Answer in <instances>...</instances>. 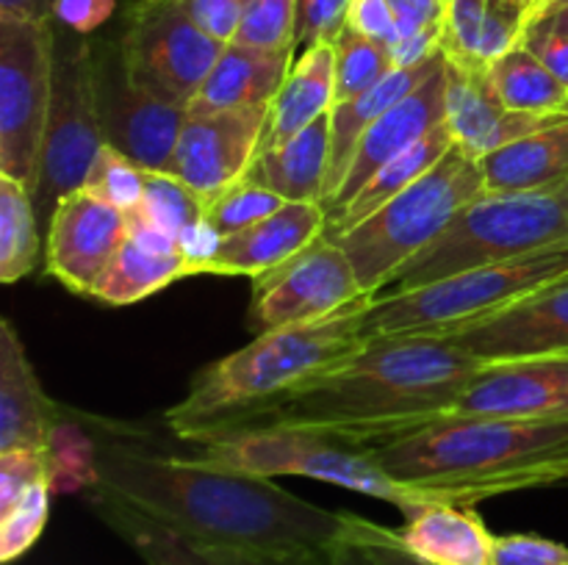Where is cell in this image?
Masks as SVG:
<instances>
[{
    "label": "cell",
    "instance_id": "cell-1",
    "mask_svg": "<svg viewBox=\"0 0 568 565\" xmlns=\"http://www.w3.org/2000/svg\"><path fill=\"white\" fill-rule=\"evenodd\" d=\"M89 474L103 491L133 504L181 535L214 546L258 552H331L355 535L361 515L325 510L275 485L270 476L236 474L200 458L98 438Z\"/></svg>",
    "mask_w": 568,
    "mask_h": 565
},
{
    "label": "cell",
    "instance_id": "cell-38",
    "mask_svg": "<svg viewBox=\"0 0 568 565\" xmlns=\"http://www.w3.org/2000/svg\"><path fill=\"white\" fill-rule=\"evenodd\" d=\"M486 9L488 0H449L447 3L442 50L449 64L466 66V70H486L477 59Z\"/></svg>",
    "mask_w": 568,
    "mask_h": 565
},
{
    "label": "cell",
    "instance_id": "cell-27",
    "mask_svg": "<svg viewBox=\"0 0 568 565\" xmlns=\"http://www.w3.org/2000/svg\"><path fill=\"white\" fill-rule=\"evenodd\" d=\"M331 158V114L300 131L288 142L255 155L244 177L266 186L286 203H320L325 197Z\"/></svg>",
    "mask_w": 568,
    "mask_h": 565
},
{
    "label": "cell",
    "instance_id": "cell-47",
    "mask_svg": "<svg viewBox=\"0 0 568 565\" xmlns=\"http://www.w3.org/2000/svg\"><path fill=\"white\" fill-rule=\"evenodd\" d=\"M397 20L399 39L416 37V33H444L447 22V0H388ZM397 39V42H399Z\"/></svg>",
    "mask_w": 568,
    "mask_h": 565
},
{
    "label": "cell",
    "instance_id": "cell-23",
    "mask_svg": "<svg viewBox=\"0 0 568 565\" xmlns=\"http://www.w3.org/2000/svg\"><path fill=\"white\" fill-rule=\"evenodd\" d=\"M297 61V50H270L231 42L216 59L189 111L253 109L277 97Z\"/></svg>",
    "mask_w": 568,
    "mask_h": 565
},
{
    "label": "cell",
    "instance_id": "cell-32",
    "mask_svg": "<svg viewBox=\"0 0 568 565\" xmlns=\"http://www.w3.org/2000/svg\"><path fill=\"white\" fill-rule=\"evenodd\" d=\"M333 48H336V103L333 105L369 92L397 70L392 48L361 37L353 28H344Z\"/></svg>",
    "mask_w": 568,
    "mask_h": 565
},
{
    "label": "cell",
    "instance_id": "cell-37",
    "mask_svg": "<svg viewBox=\"0 0 568 565\" xmlns=\"http://www.w3.org/2000/svg\"><path fill=\"white\" fill-rule=\"evenodd\" d=\"M233 42L270 50H297L294 0H242V22Z\"/></svg>",
    "mask_w": 568,
    "mask_h": 565
},
{
    "label": "cell",
    "instance_id": "cell-21",
    "mask_svg": "<svg viewBox=\"0 0 568 565\" xmlns=\"http://www.w3.org/2000/svg\"><path fill=\"white\" fill-rule=\"evenodd\" d=\"M59 410L42 391L22 338L0 321V452L53 449Z\"/></svg>",
    "mask_w": 568,
    "mask_h": 565
},
{
    "label": "cell",
    "instance_id": "cell-46",
    "mask_svg": "<svg viewBox=\"0 0 568 565\" xmlns=\"http://www.w3.org/2000/svg\"><path fill=\"white\" fill-rule=\"evenodd\" d=\"M347 28H353L361 37L386 44V48H394L399 39L397 20H394L388 0H349Z\"/></svg>",
    "mask_w": 568,
    "mask_h": 565
},
{
    "label": "cell",
    "instance_id": "cell-6",
    "mask_svg": "<svg viewBox=\"0 0 568 565\" xmlns=\"http://www.w3.org/2000/svg\"><path fill=\"white\" fill-rule=\"evenodd\" d=\"M483 192L480 158L455 144L414 186L333 242L347 253L361 288L377 297Z\"/></svg>",
    "mask_w": 568,
    "mask_h": 565
},
{
    "label": "cell",
    "instance_id": "cell-30",
    "mask_svg": "<svg viewBox=\"0 0 568 565\" xmlns=\"http://www.w3.org/2000/svg\"><path fill=\"white\" fill-rule=\"evenodd\" d=\"M488 78L508 109L527 114H566L568 86L521 44L494 61Z\"/></svg>",
    "mask_w": 568,
    "mask_h": 565
},
{
    "label": "cell",
    "instance_id": "cell-51",
    "mask_svg": "<svg viewBox=\"0 0 568 565\" xmlns=\"http://www.w3.org/2000/svg\"><path fill=\"white\" fill-rule=\"evenodd\" d=\"M325 565H381L369 552H366L361 543H355L353 537L347 541H338L336 546L327 552Z\"/></svg>",
    "mask_w": 568,
    "mask_h": 565
},
{
    "label": "cell",
    "instance_id": "cell-26",
    "mask_svg": "<svg viewBox=\"0 0 568 565\" xmlns=\"http://www.w3.org/2000/svg\"><path fill=\"white\" fill-rule=\"evenodd\" d=\"M333 103H336V48L314 44L300 53L286 83L270 103L261 153L288 142L316 120L331 114Z\"/></svg>",
    "mask_w": 568,
    "mask_h": 565
},
{
    "label": "cell",
    "instance_id": "cell-36",
    "mask_svg": "<svg viewBox=\"0 0 568 565\" xmlns=\"http://www.w3.org/2000/svg\"><path fill=\"white\" fill-rule=\"evenodd\" d=\"M50 487L53 482H39L28 487L9 510L0 513V559L14 563L42 535L50 515Z\"/></svg>",
    "mask_w": 568,
    "mask_h": 565
},
{
    "label": "cell",
    "instance_id": "cell-33",
    "mask_svg": "<svg viewBox=\"0 0 568 565\" xmlns=\"http://www.w3.org/2000/svg\"><path fill=\"white\" fill-rule=\"evenodd\" d=\"M133 214L178 242L183 227L205 216V199L166 172H148L142 205Z\"/></svg>",
    "mask_w": 568,
    "mask_h": 565
},
{
    "label": "cell",
    "instance_id": "cell-3",
    "mask_svg": "<svg viewBox=\"0 0 568 565\" xmlns=\"http://www.w3.org/2000/svg\"><path fill=\"white\" fill-rule=\"evenodd\" d=\"M375 297H361L322 321L258 332L244 349L194 374L183 402L164 413L181 441L200 443L231 435L261 410L353 358L369 343L366 327Z\"/></svg>",
    "mask_w": 568,
    "mask_h": 565
},
{
    "label": "cell",
    "instance_id": "cell-14",
    "mask_svg": "<svg viewBox=\"0 0 568 565\" xmlns=\"http://www.w3.org/2000/svg\"><path fill=\"white\" fill-rule=\"evenodd\" d=\"M125 238V210L78 188L61 197L50 216L44 271L72 294L92 297V288L116 258Z\"/></svg>",
    "mask_w": 568,
    "mask_h": 565
},
{
    "label": "cell",
    "instance_id": "cell-17",
    "mask_svg": "<svg viewBox=\"0 0 568 565\" xmlns=\"http://www.w3.org/2000/svg\"><path fill=\"white\" fill-rule=\"evenodd\" d=\"M442 338L483 363L568 352V277Z\"/></svg>",
    "mask_w": 568,
    "mask_h": 565
},
{
    "label": "cell",
    "instance_id": "cell-48",
    "mask_svg": "<svg viewBox=\"0 0 568 565\" xmlns=\"http://www.w3.org/2000/svg\"><path fill=\"white\" fill-rule=\"evenodd\" d=\"M116 0H53V22L92 37L114 17Z\"/></svg>",
    "mask_w": 568,
    "mask_h": 565
},
{
    "label": "cell",
    "instance_id": "cell-53",
    "mask_svg": "<svg viewBox=\"0 0 568 565\" xmlns=\"http://www.w3.org/2000/svg\"><path fill=\"white\" fill-rule=\"evenodd\" d=\"M566 6H568V0H541V6H538V9L532 11L530 22L532 20H541V17L552 14V11H558V9H566Z\"/></svg>",
    "mask_w": 568,
    "mask_h": 565
},
{
    "label": "cell",
    "instance_id": "cell-22",
    "mask_svg": "<svg viewBox=\"0 0 568 565\" xmlns=\"http://www.w3.org/2000/svg\"><path fill=\"white\" fill-rule=\"evenodd\" d=\"M189 275L186 260L178 253V242L159 227L148 225L142 216L128 214V238L109 269L92 288V299L105 305L142 302L161 288Z\"/></svg>",
    "mask_w": 568,
    "mask_h": 565
},
{
    "label": "cell",
    "instance_id": "cell-5",
    "mask_svg": "<svg viewBox=\"0 0 568 565\" xmlns=\"http://www.w3.org/2000/svg\"><path fill=\"white\" fill-rule=\"evenodd\" d=\"M555 247H568V181L538 192H483L399 271L392 291Z\"/></svg>",
    "mask_w": 568,
    "mask_h": 565
},
{
    "label": "cell",
    "instance_id": "cell-8",
    "mask_svg": "<svg viewBox=\"0 0 568 565\" xmlns=\"http://www.w3.org/2000/svg\"><path fill=\"white\" fill-rule=\"evenodd\" d=\"M92 81V39L53 22V94L42 175L33 194L39 219L53 216L61 197L83 188L89 166L103 150Z\"/></svg>",
    "mask_w": 568,
    "mask_h": 565
},
{
    "label": "cell",
    "instance_id": "cell-39",
    "mask_svg": "<svg viewBox=\"0 0 568 565\" xmlns=\"http://www.w3.org/2000/svg\"><path fill=\"white\" fill-rule=\"evenodd\" d=\"M527 25H530V14L519 3H514V0H488L486 20H483L480 31V50H477L480 64L488 70L494 61L519 48Z\"/></svg>",
    "mask_w": 568,
    "mask_h": 565
},
{
    "label": "cell",
    "instance_id": "cell-28",
    "mask_svg": "<svg viewBox=\"0 0 568 565\" xmlns=\"http://www.w3.org/2000/svg\"><path fill=\"white\" fill-rule=\"evenodd\" d=\"M486 192H538L568 181V116L480 158Z\"/></svg>",
    "mask_w": 568,
    "mask_h": 565
},
{
    "label": "cell",
    "instance_id": "cell-34",
    "mask_svg": "<svg viewBox=\"0 0 568 565\" xmlns=\"http://www.w3.org/2000/svg\"><path fill=\"white\" fill-rule=\"evenodd\" d=\"M144 177H148L144 166H139L136 161L128 158L125 153H120L111 144H103L98 158L89 166L83 192L114 205V208L125 210V214H133L142 205Z\"/></svg>",
    "mask_w": 568,
    "mask_h": 565
},
{
    "label": "cell",
    "instance_id": "cell-20",
    "mask_svg": "<svg viewBox=\"0 0 568 565\" xmlns=\"http://www.w3.org/2000/svg\"><path fill=\"white\" fill-rule=\"evenodd\" d=\"M327 210L320 203H286L253 227L222 238L209 275L264 277L303 255L327 233Z\"/></svg>",
    "mask_w": 568,
    "mask_h": 565
},
{
    "label": "cell",
    "instance_id": "cell-54",
    "mask_svg": "<svg viewBox=\"0 0 568 565\" xmlns=\"http://www.w3.org/2000/svg\"><path fill=\"white\" fill-rule=\"evenodd\" d=\"M514 3H519L521 9H527V14L532 17V11H536L538 6H541V0H514Z\"/></svg>",
    "mask_w": 568,
    "mask_h": 565
},
{
    "label": "cell",
    "instance_id": "cell-2",
    "mask_svg": "<svg viewBox=\"0 0 568 565\" xmlns=\"http://www.w3.org/2000/svg\"><path fill=\"white\" fill-rule=\"evenodd\" d=\"M483 360L436 336H372L361 352L261 410L242 430H281L372 449L444 419Z\"/></svg>",
    "mask_w": 568,
    "mask_h": 565
},
{
    "label": "cell",
    "instance_id": "cell-7",
    "mask_svg": "<svg viewBox=\"0 0 568 565\" xmlns=\"http://www.w3.org/2000/svg\"><path fill=\"white\" fill-rule=\"evenodd\" d=\"M568 277V247L505 264L477 266L408 291L377 294L366 327L372 336H449L521 302Z\"/></svg>",
    "mask_w": 568,
    "mask_h": 565
},
{
    "label": "cell",
    "instance_id": "cell-45",
    "mask_svg": "<svg viewBox=\"0 0 568 565\" xmlns=\"http://www.w3.org/2000/svg\"><path fill=\"white\" fill-rule=\"evenodd\" d=\"M222 233L209 219H197L178 233V253L186 260L189 275H209L216 253L222 247Z\"/></svg>",
    "mask_w": 568,
    "mask_h": 565
},
{
    "label": "cell",
    "instance_id": "cell-31",
    "mask_svg": "<svg viewBox=\"0 0 568 565\" xmlns=\"http://www.w3.org/2000/svg\"><path fill=\"white\" fill-rule=\"evenodd\" d=\"M33 194L14 177L0 175V282L22 280L39 260V225Z\"/></svg>",
    "mask_w": 568,
    "mask_h": 565
},
{
    "label": "cell",
    "instance_id": "cell-41",
    "mask_svg": "<svg viewBox=\"0 0 568 565\" xmlns=\"http://www.w3.org/2000/svg\"><path fill=\"white\" fill-rule=\"evenodd\" d=\"M349 0H294V48L333 44L347 28Z\"/></svg>",
    "mask_w": 568,
    "mask_h": 565
},
{
    "label": "cell",
    "instance_id": "cell-42",
    "mask_svg": "<svg viewBox=\"0 0 568 565\" xmlns=\"http://www.w3.org/2000/svg\"><path fill=\"white\" fill-rule=\"evenodd\" d=\"M491 565H568V546L541 535H499Z\"/></svg>",
    "mask_w": 568,
    "mask_h": 565
},
{
    "label": "cell",
    "instance_id": "cell-19",
    "mask_svg": "<svg viewBox=\"0 0 568 565\" xmlns=\"http://www.w3.org/2000/svg\"><path fill=\"white\" fill-rule=\"evenodd\" d=\"M444 72H447V127L455 144L475 158H483L568 116L508 109L494 89L488 70H466L447 61Z\"/></svg>",
    "mask_w": 568,
    "mask_h": 565
},
{
    "label": "cell",
    "instance_id": "cell-49",
    "mask_svg": "<svg viewBox=\"0 0 568 565\" xmlns=\"http://www.w3.org/2000/svg\"><path fill=\"white\" fill-rule=\"evenodd\" d=\"M521 48L530 50L564 86H568V33L544 25H527Z\"/></svg>",
    "mask_w": 568,
    "mask_h": 565
},
{
    "label": "cell",
    "instance_id": "cell-4",
    "mask_svg": "<svg viewBox=\"0 0 568 565\" xmlns=\"http://www.w3.org/2000/svg\"><path fill=\"white\" fill-rule=\"evenodd\" d=\"M364 452L397 480L455 491L475 507L499 493L568 482V421L449 413Z\"/></svg>",
    "mask_w": 568,
    "mask_h": 565
},
{
    "label": "cell",
    "instance_id": "cell-55",
    "mask_svg": "<svg viewBox=\"0 0 568 565\" xmlns=\"http://www.w3.org/2000/svg\"><path fill=\"white\" fill-rule=\"evenodd\" d=\"M566 114H568V103H566Z\"/></svg>",
    "mask_w": 568,
    "mask_h": 565
},
{
    "label": "cell",
    "instance_id": "cell-56",
    "mask_svg": "<svg viewBox=\"0 0 568 565\" xmlns=\"http://www.w3.org/2000/svg\"><path fill=\"white\" fill-rule=\"evenodd\" d=\"M447 3H449V0H447Z\"/></svg>",
    "mask_w": 568,
    "mask_h": 565
},
{
    "label": "cell",
    "instance_id": "cell-24",
    "mask_svg": "<svg viewBox=\"0 0 568 565\" xmlns=\"http://www.w3.org/2000/svg\"><path fill=\"white\" fill-rule=\"evenodd\" d=\"M444 64V50L433 59H427L425 64L405 66V70H394L386 81L377 83L369 92L358 94V97L347 100V103L333 105L331 111V158H327V181H325V197L322 205L333 203V197L338 194L342 183L347 181V172L353 166L355 150H358L361 138L369 131L372 122L377 116L386 114L392 105H397L399 100L408 97L416 86L427 81L438 66Z\"/></svg>",
    "mask_w": 568,
    "mask_h": 565
},
{
    "label": "cell",
    "instance_id": "cell-13",
    "mask_svg": "<svg viewBox=\"0 0 568 565\" xmlns=\"http://www.w3.org/2000/svg\"><path fill=\"white\" fill-rule=\"evenodd\" d=\"M266 116L270 105L189 111L164 172L209 203L250 170L261 153Z\"/></svg>",
    "mask_w": 568,
    "mask_h": 565
},
{
    "label": "cell",
    "instance_id": "cell-16",
    "mask_svg": "<svg viewBox=\"0 0 568 565\" xmlns=\"http://www.w3.org/2000/svg\"><path fill=\"white\" fill-rule=\"evenodd\" d=\"M453 413L568 421V352L483 363Z\"/></svg>",
    "mask_w": 568,
    "mask_h": 565
},
{
    "label": "cell",
    "instance_id": "cell-10",
    "mask_svg": "<svg viewBox=\"0 0 568 565\" xmlns=\"http://www.w3.org/2000/svg\"><path fill=\"white\" fill-rule=\"evenodd\" d=\"M128 75L144 92L189 109L225 44L203 31L178 0H133L116 31Z\"/></svg>",
    "mask_w": 568,
    "mask_h": 565
},
{
    "label": "cell",
    "instance_id": "cell-9",
    "mask_svg": "<svg viewBox=\"0 0 568 565\" xmlns=\"http://www.w3.org/2000/svg\"><path fill=\"white\" fill-rule=\"evenodd\" d=\"M53 94V20L0 17V175L37 194Z\"/></svg>",
    "mask_w": 568,
    "mask_h": 565
},
{
    "label": "cell",
    "instance_id": "cell-25",
    "mask_svg": "<svg viewBox=\"0 0 568 565\" xmlns=\"http://www.w3.org/2000/svg\"><path fill=\"white\" fill-rule=\"evenodd\" d=\"M397 537L430 565H491L494 535L469 504H427L405 515Z\"/></svg>",
    "mask_w": 568,
    "mask_h": 565
},
{
    "label": "cell",
    "instance_id": "cell-43",
    "mask_svg": "<svg viewBox=\"0 0 568 565\" xmlns=\"http://www.w3.org/2000/svg\"><path fill=\"white\" fill-rule=\"evenodd\" d=\"M189 17L216 42L231 44L242 22V0H178Z\"/></svg>",
    "mask_w": 568,
    "mask_h": 565
},
{
    "label": "cell",
    "instance_id": "cell-50",
    "mask_svg": "<svg viewBox=\"0 0 568 565\" xmlns=\"http://www.w3.org/2000/svg\"><path fill=\"white\" fill-rule=\"evenodd\" d=\"M0 17L50 22L53 20V0H0Z\"/></svg>",
    "mask_w": 568,
    "mask_h": 565
},
{
    "label": "cell",
    "instance_id": "cell-18",
    "mask_svg": "<svg viewBox=\"0 0 568 565\" xmlns=\"http://www.w3.org/2000/svg\"><path fill=\"white\" fill-rule=\"evenodd\" d=\"M444 64H447V55H444ZM444 64L422 86H416L408 97H403L386 114L372 122L369 131L361 138L358 150H355L347 181L342 183L333 203L327 205V216H336L338 210L347 208L383 166L408 153L427 133L447 122V72H444Z\"/></svg>",
    "mask_w": 568,
    "mask_h": 565
},
{
    "label": "cell",
    "instance_id": "cell-52",
    "mask_svg": "<svg viewBox=\"0 0 568 565\" xmlns=\"http://www.w3.org/2000/svg\"><path fill=\"white\" fill-rule=\"evenodd\" d=\"M530 25H544V28H552V31L568 33V6H566V9L552 11V14L541 17V20H532Z\"/></svg>",
    "mask_w": 568,
    "mask_h": 565
},
{
    "label": "cell",
    "instance_id": "cell-29",
    "mask_svg": "<svg viewBox=\"0 0 568 565\" xmlns=\"http://www.w3.org/2000/svg\"><path fill=\"white\" fill-rule=\"evenodd\" d=\"M455 147V138L449 133L447 122L438 125L436 131L427 133L419 144L403 153L399 158H394L392 164L383 166L369 183L358 192V197L347 205V208L338 210L336 216L327 219V238H338L342 233H347L349 227H355L358 222H364L366 216H372L375 210H381L388 199H394L397 194H403L405 188L414 186L422 175L433 170L449 150Z\"/></svg>",
    "mask_w": 568,
    "mask_h": 565
},
{
    "label": "cell",
    "instance_id": "cell-44",
    "mask_svg": "<svg viewBox=\"0 0 568 565\" xmlns=\"http://www.w3.org/2000/svg\"><path fill=\"white\" fill-rule=\"evenodd\" d=\"M353 541L361 543V546H364L381 565H430L427 559L416 557V554H410L408 548L399 543L397 530L375 524V521L364 518V515L358 518Z\"/></svg>",
    "mask_w": 568,
    "mask_h": 565
},
{
    "label": "cell",
    "instance_id": "cell-15",
    "mask_svg": "<svg viewBox=\"0 0 568 565\" xmlns=\"http://www.w3.org/2000/svg\"><path fill=\"white\" fill-rule=\"evenodd\" d=\"M89 504L144 565H325L327 559V552H258L192 541L98 485H89Z\"/></svg>",
    "mask_w": 568,
    "mask_h": 565
},
{
    "label": "cell",
    "instance_id": "cell-11",
    "mask_svg": "<svg viewBox=\"0 0 568 565\" xmlns=\"http://www.w3.org/2000/svg\"><path fill=\"white\" fill-rule=\"evenodd\" d=\"M92 81L105 144L148 172H164L189 109L164 103L133 83L116 33L92 39Z\"/></svg>",
    "mask_w": 568,
    "mask_h": 565
},
{
    "label": "cell",
    "instance_id": "cell-35",
    "mask_svg": "<svg viewBox=\"0 0 568 565\" xmlns=\"http://www.w3.org/2000/svg\"><path fill=\"white\" fill-rule=\"evenodd\" d=\"M283 205H286V199L277 197L275 192L242 177V181H236L233 186H227L225 192H220L214 199L205 203V219L227 238L233 233L247 230L255 222L266 219V216H272Z\"/></svg>",
    "mask_w": 568,
    "mask_h": 565
},
{
    "label": "cell",
    "instance_id": "cell-40",
    "mask_svg": "<svg viewBox=\"0 0 568 565\" xmlns=\"http://www.w3.org/2000/svg\"><path fill=\"white\" fill-rule=\"evenodd\" d=\"M53 449H11L0 452V513L9 510L28 487L53 482Z\"/></svg>",
    "mask_w": 568,
    "mask_h": 565
},
{
    "label": "cell",
    "instance_id": "cell-12",
    "mask_svg": "<svg viewBox=\"0 0 568 565\" xmlns=\"http://www.w3.org/2000/svg\"><path fill=\"white\" fill-rule=\"evenodd\" d=\"M361 297L372 294L361 288L342 244L322 236L281 269L255 277L250 327L258 336L281 327L311 325L338 314Z\"/></svg>",
    "mask_w": 568,
    "mask_h": 565
}]
</instances>
